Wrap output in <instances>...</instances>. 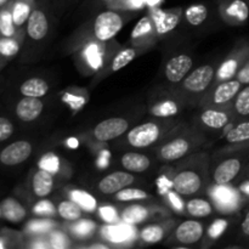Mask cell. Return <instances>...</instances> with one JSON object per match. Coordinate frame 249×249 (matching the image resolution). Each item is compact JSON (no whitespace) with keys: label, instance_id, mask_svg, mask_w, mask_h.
Returning <instances> with one entry per match:
<instances>
[{"label":"cell","instance_id":"1","mask_svg":"<svg viewBox=\"0 0 249 249\" xmlns=\"http://www.w3.org/2000/svg\"><path fill=\"white\" fill-rule=\"evenodd\" d=\"M33 153L29 140H15L0 146V168H15L23 164Z\"/></svg>","mask_w":249,"mask_h":249},{"label":"cell","instance_id":"2","mask_svg":"<svg viewBox=\"0 0 249 249\" xmlns=\"http://www.w3.org/2000/svg\"><path fill=\"white\" fill-rule=\"evenodd\" d=\"M123 27L121 15L112 10L101 12L94 21V36L100 41H107L116 36Z\"/></svg>","mask_w":249,"mask_h":249},{"label":"cell","instance_id":"3","mask_svg":"<svg viewBox=\"0 0 249 249\" xmlns=\"http://www.w3.org/2000/svg\"><path fill=\"white\" fill-rule=\"evenodd\" d=\"M160 135V126L156 123L148 122V123L140 124V125L131 129L126 135V140H128L129 145L133 146V147L145 148L157 142Z\"/></svg>","mask_w":249,"mask_h":249},{"label":"cell","instance_id":"4","mask_svg":"<svg viewBox=\"0 0 249 249\" xmlns=\"http://www.w3.org/2000/svg\"><path fill=\"white\" fill-rule=\"evenodd\" d=\"M44 102L40 97L19 96L14 104V114L22 123H32L43 113Z\"/></svg>","mask_w":249,"mask_h":249},{"label":"cell","instance_id":"5","mask_svg":"<svg viewBox=\"0 0 249 249\" xmlns=\"http://www.w3.org/2000/svg\"><path fill=\"white\" fill-rule=\"evenodd\" d=\"M129 128V122L121 117L107 118L94 128V136L97 141L106 142L123 135Z\"/></svg>","mask_w":249,"mask_h":249},{"label":"cell","instance_id":"6","mask_svg":"<svg viewBox=\"0 0 249 249\" xmlns=\"http://www.w3.org/2000/svg\"><path fill=\"white\" fill-rule=\"evenodd\" d=\"M49 33L48 15L41 7L34 6L26 23V36L31 41L38 43L46 38Z\"/></svg>","mask_w":249,"mask_h":249},{"label":"cell","instance_id":"7","mask_svg":"<svg viewBox=\"0 0 249 249\" xmlns=\"http://www.w3.org/2000/svg\"><path fill=\"white\" fill-rule=\"evenodd\" d=\"M215 71L212 65H203L197 67L191 74L185 77L184 88L190 92H202L211 85L214 79Z\"/></svg>","mask_w":249,"mask_h":249},{"label":"cell","instance_id":"8","mask_svg":"<svg viewBox=\"0 0 249 249\" xmlns=\"http://www.w3.org/2000/svg\"><path fill=\"white\" fill-rule=\"evenodd\" d=\"M173 187L182 196H191L197 194L202 187V179L195 170H181L175 175L173 180Z\"/></svg>","mask_w":249,"mask_h":249},{"label":"cell","instance_id":"9","mask_svg":"<svg viewBox=\"0 0 249 249\" xmlns=\"http://www.w3.org/2000/svg\"><path fill=\"white\" fill-rule=\"evenodd\" d=\"M135 181V178L133 174L128 172H114L106 175L104 179L100 180L99 187L100 192L104 195H116L121 190L130 186Z\"/></svg>","mask_w":249,"mask_h":249},{"label":"cell","instance_id":"10","mask_svg":"<svg viewBox=\"0 0 249 249\" xmlns=\"http://www.w3.org/2000/svg\"><path fill=\"white\" fill-rule=\"evenodd\" d=\"M194 66V61L186 53H180L170 58L165 65V77L170 83H179L187 75Z\"/></svg>","mask_w":249,"mask_h":249},{"label":"cell","instance_id":"11","mask_svg":"<svg viewBox=\"0 0 249 249\" xmlns=\"http://www.w3.org/2000/svg\"><path fill=\"white\" fill-rule=\"evenodd\" d=\"M243 160L240 157H231L223 160L215 168L213 179L218 185H229L240 175L242 170Z\"/></svg>","mask_w":249,"mask_h":249},{"label":"cell","instance_id":"12","mask_svg":"<svg viewBox=\"0 0 249 249\" xmlns=\"http://www.w3.org/2000/svg\"><path fill=\"white\" fill-rule=\"evenodd\" d=\"M152 21L157 34H168L179 24L180 12L178 10L155 9L152 12Z\"/></svg>","mask_w":249,"mask_h":249},{"label":"cell","instance_id":"13","mask_svg":"<svg viewBox=\"0 0 249 249\" xmlns=\"http://www.w3.org/2000/svg\"><path fill=\"white\" fill-rule=\"evenodd\" d=\"M212 197L218 208L221 209V212H233L238 207V202H240L237 192L229 187L228 185L216 184V186L212 189Z\"/></svg>","mask_w":249,"mask_h":249},{"label":"cell","instance_id":"14","mask_svg":"<svg viewBox=\"0 0 249 249\" xmlns=\"http://www.w3.org/2000/svg\"><path fill=\"white\" fill-rule=\"evenodd\" d=\"M203 225L197 220L182 221L175 230V238L182 245H194L203 236Z\"/></svg>","mask_w":249,"mask_h":249},{"label":"cell","instance_id":"15","mask_svg":"<svg viewBox=\"0 0 249 249\" xmlns=\"http://www.w3.org/2000/svg\"><path fill=\"white\" fill-rule=\"evenodd\" d=\"M102 235L112 243H124L136 237V230L130 224H109L102 229Z\"/></svg>","mask_w":249,"mask_h":249},{"label":"cell","instance_id":"16","mask_svg":"<svg viewBox=\"0 0 249 249\" xmlns=\"http://www.w3.org/2000/svg\"><path fill=\"white\" fill-rule=\"evenodd\" d=\"M31 189L34 196L38 198H45L49 196L53 189V173L39 168L32 177Z\"/></svg>","mask_w":249,"mask_h":249},{"label":"cell","instance_id":"17","mask_svg":"<svg viewBox=\"0 0 249 249\" xmlns=\"http://www.w3.org/2000/svg\"><path fill=\"white\" fill-rule=\"evenodd\" d=\"M50 90L49 83L40 77H31L22 80L17 87V92L19 96L29 97H44Z\"/></svg>","mask_w":249,"mask_h":249},{"label":"cell","instance_id":"18","mask_svg":"<svg viewBox=\"0 0 249 249\" xmlns=\"http://www.w3.org/2000/svg\"><path fill=\"white\" fill-rule=\"evenodd\" d=\"M2 218L10 223H21L27 218V208L15 197H6L0 202Z\"/></svg>","mask_w":249,"mask_h":249},{"label":"cell","instance_id":"19","mask_svg":"<svg viewBox=\"0 0 249 249\" xmlns=\"http://www.w3.org/2000/svg\"><path fill=\"white\" fill-rule=\"evenodd\" d=\"M11 9L12 19L18 31L22 32L34 9V0H11L9 2Z\"/></svg>","mask_w":249,"mask_h":249},{"label":"cell","instance_id":"20","mask_svg":"<svg viewBox=\"0 0 249 249\" xmlns=\"http://www.w3.org/2000/svg\"><path fill=\"white\" fill-rule=\"evenodd\" d=\"M242 89V83L238 79L224 80L214 90L213 101L216 105H226L235 100L236 95Z\"/></svg>","mask_w":249,"mask_h":249},{"label":"cell","instance_id":"21","mask_svg":"<svg viewBox=\"0 0 249 249\" xmlns=\"http://www.w3.org/2000/svg\"><path fill=\"white\" fill-rule=\"evenodd\" d=\"M223 12L231 23H245L249 16V4L247 0H230L224 5Z\"/></svg>","mask_w":249,"mask_h":249},{"label":"cell","instance_id":"22","mask_svg":"<svg viewBox=\"0 0 249 249\" xmlns=\"http://www.w3.org/2000/svg\"><path fill=\"white\" fill-rule=\"evenodd\" d=\"M190 150V142L186 139L178 138L174 140L169 141L162 146L160 151V156L163 160L172 162V160H178L184 157Z\"/></svg>","mask_w":249,"mask_h":249},{"label":"cell","instance_id":"23","mask_svg":"<svg viewBox=\"0 0 249 249\" xmlns=\"http://www.w3.org/2000/svg\"><path fill=\"white\" fill-rule=\"evenodd\" d=\"M122 165L128 172L143 173L150 168L151 160L147 156L138 152H126L122 156Z\"/></svg>","mask_w":249,"mask_h":249},{"label":"cell","instance_id":"24","mask_svg":"<svg viewBox=\"0 0 249 249\" xmlns=\"http://www.w3.org/2000/svg\"><path fill=\"white\" fill-rule=\"evenodd\" d=\"M231 116L226 111L220 109H206L201 114V122L203 125L208 126L211 129H223L230 123Z\"/></svg>","mask_w":249,"mask_h":249},{"label":"cell","instance_id":"25","mask_svg":"<svg viewBox=\"0 0 249 249\" xmlns=\"http://www.w3.org/2000/svg\"><path fill=\"white\" fill-rule=\"evenodd\" d=\"M22 36H0V60L2 63L14 58L21 50Z\"/></svg>","mask_w":249,"mask_h":249},{"label":"cell","instance_id":"26","mask_svg":"<svg viewBox=\"0 0 249 249\" xmlns=\"http://www.w3.org/2000/svg\"><path fill=\"white\" fill-rule=\"evenodd\" d=\"M226 141L231 145H249V119L233 126L226 134Z\"/></svg>","mask_w":249,"mask_h":249},{"label":"cell","instance_id":"27","mask_svg":"<svg viewBox=\"0 0 249 249\" xmlns=\"http://www.w3.org/2000/svg\"><path fill=\"white\" fill-rule=\"evenodd\" d=\"M22 36V32L16 28L12 19L10 5L0 9V36Z\"/></svg>","mask_w":249,"mask_h":249},{"label":"cell","instance_id":"28","mask_svg":"<svg viewBox=\"0 0 249 249\" xmlns=\"http://www.w3.org/2000/svg\"><path fill=\"white\" fill-rule=\"evenodd\" d=\"M148 216V209L146 207L140 206V204H133L122 212V220L123 223L130 224V225H136V224L143 223Z\"/></svg>","mask_w":249,"mask_h":249},{"label":"cell","instance_id":"29","mask_svg":"<svg viewBox=\"0 0 249 249\" xmlns=\"http://www.w3.org/2000/svg\"><path fill=\"white\" fill-rule=\"evenodd\" d=\"M70 197L72 201H74L83 211L85 212H91L96 211L97 209V201L91 194L83 190H73L70 194Z\"/></svg>","mask_w":249,"mask_h":249},{"label":"cell","instance_id":"30","mask_svg":"<svg viewBox=\"0 0 249 249\" xmlns=\"http://www.w3.org/2000/svg\"><path fill=\"white\" fill-rule=\"evenodd\" d=\"M187 213L195 218H206L213 213V207L203 198L190 199L186 204Z\"/></svg>","mask_w":249,"mask_h":249},{"label":"cell","instance_id":"31","mask_svg":"<svg viewBox=\"0 0 249 249\" xmlns=\"http://www.w3.org/2000/svg\"><path fill=\"white\" fill-rule=\"evenodd\" d=\"M57 213L63 220L77 221L82 218L83 209L74 201H62L57 207Z\"/></svg>","mask_w":249,"mask_h":249},{"label":"cell","instance_id":"32","mask_svg":"<svg viewBox=\"0 0 249 249\" xmlns=\"http://www.w3.org/2000/svg\"><path fill=\"white\" fill-rule=\"evenodd\" d=\"M208 16V10L203 4H195L185 10V18L191 26H199Z\"/></svg>","mask_w":249,"mask_h":249},{"label":"cell","instance_id":"33","mask_svg":"<svg viewBox=\"0 0 249 249\" xmlns=\"http://www.w3.org/2000/svg\"><path fill=\"white\" fill-rule=\"evenodd\" d=\"M233 111L241 118L249 117V85H246L236 95L235 102H233Z\"/></svg>","mask_w":249,"mask_h":249},{"label":"cell","instance_id":"34","mask_svg":"<svg viewBox=\"0 0 249 249\" xmlns=\"http://www.w3.org/2000/svg\"><path fill=\"white\" fill-rule=\"evenodd\" d=\"M179 112V107L175 101L172 100H165V101H160L156 104L155 106L151 108V114L158 118H167V117H173L178 114Z\"/></svg>","mask_w":249,"mask_h":249},{"label":"cell","instance_id":"35","mask_svg":"<svg viewBox=\"0 0 249 249\" xmlns=\"http://www.w3.org/2000/svg\"><path fill=\"white\" fill-rule=\"evenodd\" d=\"M141 240L146 243H158L164 237V229L160 225H148L141 230Z\"/></svg>","mask_w":249,"mask_h":249},{"label":"cell","instance_id":"36","mask_svg":"<svg viewBox=\"0 0 249 249\" xmlns=\"http://www.w3.org/2000/svg\"><path fill=\"white\" fill-rule=\"evenodd\" d=\"M135 56H136L135 49L126 48L124 49V50H122L121 53H117V56L113 58V61H112V66H111L112 71H113V72H117V71L124 68L125 66H128L134 58H135Z\"/></svg>","mask_w":249,"mask_h":249},{"label":"cell","instance_id":"37","mask_svg":"<svg viewBox=\"0 0 249 249\" xmlns=\"http://www.w3.org/2000/svg\"><path fill=\"white\" fill-rule=\"evenodd\" d=\"M55 228V223L49 219H36L27 224L26 231L32 235H41V233L50 232Z\"/></svg>","mask_w":249,"mask_h":249},{"label":"cell","instance_id":"38","mask_svg":"<svg viewBox=\"0 0 249 249\" xmlns=\"http://www.w3.org/2000/svg\"><path fill=\"white\" fill-rule=\"evenodd\" d=\"M147 198V194L141 189L135 187H125L116 194V199L121 202H130V201H141V199Z\"/></svg>","mask_w":249,"mask_h":249},{"label":"cell","instance_id":"39","mask_svg":"<svg viewBox=\"0 0 249 249\" xmlns=\"http://www.w3.org/2000/svg\"><path fill=\"white\" fill-rule=\"evenodd\" d=\"M15 135V123L7 114H0V146Z\"/></svg>","mask_w":249,"mask_h":249},{"label":"cell","instance_id":"40","mask_svg":"<svg viewBox=\"0 0 249 249\" xmlns=\"http://www.w3.org/2000/svg\"><path fill=\"white\" fill-rule=\"evenodd\" d=\"M49 246L53 249H66L70 247V238L66 233L58 230H51L49 232Z\"/></svg>","mask_w":249,"mask_h":249},{"label":"cell","instance_id":"41","mask_svg":"<svg viewBox=\"0 0 249 249\" xmlns=\"http://www.w3.org/2000/svg\"><path fill=\"white\" fill-rule=\"evenodd\" d=\"M153 24H152V18L150 17H143L140 21L136 23L135 28L131 32V38L135 40V39L143 38V36H148V34L152 32Z\"/></svg>","mask_w":249,"mask_h":249},{"label":"cell","instance_id":"42","mask_svg":"<svg viewBox=\"0 0 249 249\" xmlns=\"http://www.w3.org/2000/svg\"><path fill=\"white\" fill-rule=\"evenodd\" d=\"M95 230V224L90 220H83L75 221L74 225L72 226V231L77 237L79 238H85L88 236L91 235Z\"/></svg>","mask_w":249,"mask_h":249},{"label":"cell","instance_id":"43","mask_svg":"<svg viewBox=\"0 0 249 249\" xmlns=\"http://www.w3.org/2000/svg\"><path fill=\"white\" fill-rule=\"evenodd\" d=\"M39 168L48 170V172L53 173H53H57L58 169H60V160L53 153H48V155L43 156V158L40 160Z\"/></svg>","mask_w":249,"mask_h":249},{"label":"cell","instance_id":"44","mask_svg":"<svg viewBox=\"0 0 249 249\" xmlns=\"http://www.w3.org/2000/svg\"><path fill=\"white\" fill-rule=\"evenodd\" d=\"M33 213L40 216H51L56 213V209L50 201H48V199H41L38 203L34 204Z\"/></svg>","mask_w":249,"mask_h":249},{"label":"cell","instance_id":"45","mask_svg":"<svg viewBox=\"0 0 249 249\" xmlns=\"http://www.w3.org/2000/svg\"><path fill=\"white\" fill-rule=\"evenodd\" d=\"M99 215L105 223L107 224H116L118 221L119 215L116 208L112 206H104L99 208Z\"/></svg>","mask_w":249,"mask_h":249},{"label":"cell","instance_id":"46","mask_svg":"<svg viewBox=\"0 0 249 249\" xmlns=\"http://www.w3.org/2000/svg\"><path fill=\"white\" fill-rule=\"evenodd\" d=\"M226 229H228V221H226L225 219H216V220L209 226V237L213 238V240H216V238H219L224 232H225Z\"/></svg>","mask_w":249,"mask_h":249},{"label":"cell","instance_id":"47","mask_svg":"<svg viewBox=\"0 0 249 249\" xmlns=\"http://www.w3.org/2000/svg\"><path fill=\"white\" fill-rule=\"evenodd\" d=\"M236 75H237L236 79L240 80L242 84H249V58L243 63V66L238 70Z\"/></svg>","mask_w":249,"mask_h":249},{"label":"cell","instance_id":"48","mask_svg":"<svg viewBox=\"0 0 249 249\" xmlns=\"http://www.w3.org/2000/svg\"><path fill=\"white\" fill-rule=\"evenodd\" d=\"M168 198H169L170 204L174 207V209H177L178 212L184 211V202L181 201V198H180L179 194H178L177 191L169 192V194H168Z\"/></svg>","mask_w":249,"mask_h":249},{"label":"cell","instance_id":"49","mask_svg":"<svg viewBox=\"0 0 249 249\" xmlns=\"http://www.w3.org/2000/svg\"><path fill=\"white\" fill-rule=\"evenodd\" d=\"M241 232H242V235L246 238L249 240V209L247 211V213H246L245 218H243L242 224H241Z\"/></svg>","mask_w":249,"mask_h":249},{"label":"cell","instance_id":"50","mask_svg":"<svg viewBox=\"0 0 249 249\" xmlns=\"http://www.w3.org/2000/svg\"><path fill=\"white\" fill-rule=\"evenodd\" d=\"M29 247H32V248H50V246H49V242L45 243L43 240H38V241H36V242H32Z\"/></svg>","mask_w":249,"mask_h":249},{"label":"cell","instance_id":"51","mask_svg":"<svg viewBox=\"0 0 249 249\" xmlns=\"http://www.w3.org/2000/svg\"><path fill=\"white\" fill-rule=\"evenodd\" d=\"M240 191H241V194H243V195H245V196L249 197V180H248V181L243 182V184L241 185Z\"/></svg>","mask_w":249,"mask_h":249},{"label":"cell","instance_id":"52","mask_svg":"<svg viewBox=\"0 0 249 249\" xmlns=\"http://www.w3.org/2000/svg\"><path fill=\"white\" fill-rule=\"evenodd\" d=\"M10 1H11V0H0V9L4 6H6Z\"/></svg>","mask_w":249,"mask_h":249},{"label":"cell","instance_id":"53","mask_svg":"<svg viewBox=\"0 0 249 249\" xmlns=\"http://www.w3.org/2000/svg\"><path fill=\"white\" fill-rule=\"evenodd\" d=\"M91 248H102V249H107V246L105 245H92Z\"/></svg>","mask_w":249,"mask_h":249},{"label":"cell","instance_id":"54","mask_svg":"<svg viewBox=\"0 0 249 249\" xmlns=\"http://www.w3.org/2000/svg\"><path fill=\"white\" fill-rule=\"evenodd\" d=\"M102 1H104V2H113V1H116V0H102Z\"/></svg>","mask_w":249,"mask_h":249},{"label":"cell","instance_id":"55","mask_svg":"<svg viewBox=\"0 0 249 249\" xmlns=\"http://www.w3.org/2000/svg\"><path fill=\"white\" fill-rule=\"evenodd\" d=\"M2 66H4V63H2V61L0 60V70H1V67H2Z\"/></svg>","mask_w":249,"mask_h":249},{"label":"cell","instance_id":"56","mask_svg":"<svg viewBox=\"0 0 249 249\" xmlns=\"http://www.w3.org/2000/svg\"><path fill=\"white\" fill-rule=\"evenodd\" d=\"M2 218V213H1V206H0V219Z\"/></svg>","mask_w":249,"mask_h":249},{"label":"cell","instance_id":"57","mask_svg":"<svg viewBox=\"0 0 249 249\" xmlns=\"http://www.w3.org/2000/svg\"><path fill=\"white\" fill-rule=\"evenodd\" d=\"M247 175H249V164H248V167H247Z\"/></svg>","mask_w":249,"mask_h":249},{"label":"cell","instance_id":"58","mask_svg":"<svg viewBox=\"0 0 249 249\" xmlns=\"http://www.w3.org/2000/svg\"><path fill=\"white\" fill-rule=\"evenodd\" d=\"M1 232H2V230H1V229H0V235H1Z\"/></svg>","mask_w":249,"mask_h":249},{"label":"cell","instance_id":"59","mask_svg":"<svg viewBox=\"0 0 249 249\" xmlns=\"http://www.w3.org/2000/svg\"><path fill=\"white\" fill-rule=\"evenodd\" d=\"M248 4H249V0H248Z\"/></svg>","mask_w":249,"mask_h":249},{"label":"cell","instance_id":"60","mask_svg":"<svg viewBox=\"0 0 249 249\" xmlns=\"http://www.w3.org/2000/svg\"><path fill=\"white\" fill-rule=\"evenodd\" d=\"M247 1H248V0H247Z\"/></svg>","mask_w":249,"mask_h":249}]
</instances>
